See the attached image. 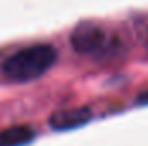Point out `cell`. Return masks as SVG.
Instances as JSON below:
<instances>
[{
  "mask_svg": "<svg viewBox=\"0 0 148 146\" xmlns=\"http://www.w3.org/2000/svg\"><path fill=\"white\" fill-rule=\"evenodd\" d=\"M57 60V52L52 45L35 43L12 53L3 62V76L12 83H28L38 79Z\"/></svg>",
  "mask_w": 148,
  "mask_h": 146,
  "instance_id": "cell-1",
  "label": "cell"
},
{
  "mask_svg": "<svg viewBox=\"0 0 148 146\" xmlns=\"http://www.w3.org/2000/svg\"><path fill=\"white\" fill-rule=\"evenodd\" d=\"M138 103H140V105H148V89L143 91V93L138 96Z\"/></svg>",
  "mask_w": 148,
  "mask_h": 146,
  "instance_id": "cell-5",
  "label": "cell"
},
{
  "mask_svg": "<svg viewBox=\"0 0 148 146\" xmlns=\"http://www.w3.org/2000/svg\"><path fill=\"white\" fill-rule=\"evenodd\" d=\"M71 45L74 46L76 52L93 57V59L114 57L122 48V43L117 38V35L93 23L77 26L71 35Z\"/></svg>",
  "mask_w": 148,
  "mask_h": 146,
  "instance_id": "cell-2",
  "label": "cell"
},
{
  "mask_svg": "<svg viewBox=\"0 0 148 146\" xmlns=\"http://www.w3.org/2000/svg\"><path fill=\"white\" fill-rule=\"evenodd\" d=\"M35 129L24 124L0 129V146H24L35 139Z\"/></svg>",
  "mask_w": 148,
  "mask_h": 146,
  "instance_id": "cell-4",
  "label": "cell"
},
{
  "mask_svg": "<svg viewBox=\"0 0 148 146\" xmlns=\"http://www.w3.org/2000/svg\"><path fill=\"white\" fill-rule=\"evenodd\" d=\"M93 117L91 110L84 105H77V107H69V108L57 110L55 113H52L50 117V126L55 131H67L79 127L86 122H90Z\"/></svg>",
  "mask_w": 148,
  "mask_h": 146,
  "instance_id": "cell-3",
  "label": "cell"
}]
</instances>
